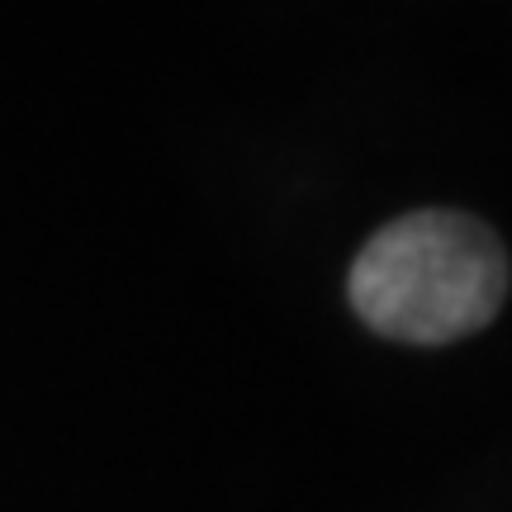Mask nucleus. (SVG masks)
Segmentation results:
<instances>
[{"label":"nucleus","instance_id":"obj_1","mask_svg":"<svg viewBox=\"0 0 512 512\" xmlns=\"http://www.w3.org/2000/svg\"><path fill=\"white\" fill-rule=\"evenodd\" d=\"M347 294L375 332L441 347L498 318L508 299V252L489 223L422 209L384 223L361 247Z\"/></svg>","mask_w":512,"mask_h":512}]
</instances>
